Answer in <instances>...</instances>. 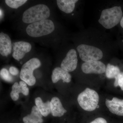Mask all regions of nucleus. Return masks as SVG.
Here are the masks:
<instances>
[{
  "instance_id": "nucleus-1",
  "label": "nucleus",
  "mask_w": 123,
  "mask_h": 123,
  "mask_svg": "<svg viewBox=\"0 0 123 123\" xmlns=\"http://www.w3.org/2000/svg\"><path fill=\"white\" fill-rule=\"evenodd\" d=\"M50 9L46 5L40 4L31 7L24 11L22 21L26 23H31L47 20L50 16Z\"/></svg>"
},
{
  "instance_id": "nucleus-2",
  "label": "nucleus",
  "mask_w": 123,
  "mask_h": 123,
  "mask_svg": "<svg viewBox=\"0 0 123 123\" xmlns=\"http://www.w3.org/2000/svg\"><path fill=\"white\" fill-rule=\"evenodd\" d=\"M123 17L120 6H115L103 10L98 22L106 29H110L117 25Z\"/></svg>"
},
{
  "instance_id": "nucleus-3",
  "label": "nucleus",
  "mask_w": 123,
  "mask_h": 123,
  "mask_svg": "<svg viewBox=\"0 0 123 123\" xmlns=\"http://www.w3.org/2000/svg\"><path fill=\"white\" fill-rule=\"evenodd\" d=\"M55 28L53 22L47 19L30 24L26 27V32L31 37H38L51 34Z\"/></svg>"
},
{
  "instance_id": "nucleus-4",
  "label": "nucleus",
  "mask_w": 123,
  "mask_h": 123,
  "mask_svg": "<svg viewBox=\"0 0 123 123\" xmlns=\"http://www.w3.org/2000/svg\"><path fill=\"white\" fill-rule=\"evenodd\" d=\"M77 101L79 105L83 110L87 111H92L98 106L99 96L95 91L86 88L79 94Z\"/></svg>"
},
{
  "instance_id": "nucleus-5",
  "label": "nucleus",
  "mask_w": 123,
  "mask_h": 123,
  "mask_svg": "<svg viewBox=\"0 0 123 123\" xmlns=\"http://www.w3.org/2000/svg\"><path fill=\"white\" fill-rule=\"evenodd\" d=\"M39 59L36 58L31 59L23 65L20 73V78L29 86L35 84L36 79L33 75V72L41 66Z\"/></svg>"
},
{
  "instance_id": "nucleus-6",
  "label": "nucleus",
  "mask_w": 123,
  "mask_h": 123,
  "mask_svg": "<svg viewBox=\"0 0 123 123\" xmlns=\"http://www.w3.org/2000/svg\"><path fill=\"white\" fill-rule=\"evenodd\" d=\"M77 49L80 58L85 62L98 61L103 56L102 51L94 46L81 44L78 46Z\"/></svg>"
},
{
  "instance_id": "nucleus-7",
  "label": "nucleus",
  "mask_w": 123,
  "mask_h": 123,
  "mask_svg": "<svg viewBox=\"0 0 123 123\" xmlns=\"http://www.w3.org/2000/svg\"><path fill=\"white\" fill-rule=\"evenodd\" d=\"M77 63L76 52L75 49H72L68 51L66 57L62 61L61 67L64 70L70 72L76 68Z\"/></svg>"
},
{
  "instance_id": "nucleus-8",
  "label": "nucleus",
  "mask_w": 123,
  "mask_h": 123,
  "mask_svg": "<svg viewBox=\"0 0 123 123\" xmlns=\"http://www.w3.org/2000/svg\"><path fill=\"white\" fill-rule=\"evenodd\" d=\"M106 66L98 61L84 62L81 66L82 72L86 74H102L105 72Z\"/></svg>"
},
{
  "instance_id": "nucleus-9",
  "label": "nucleus",
  "mask_w": 123,
  "mask_h": 123,
  "mask_svg": "<svg viewBox=\"0 0 123 123\" xmlns=\"http://www.w3.org/2000/svg\"><path fill=\"white\" fill-rule=\"evenodd\" d=\"M13 57L18 61L24 57L26 53L30 51L31 46L27 42H18L13 43Z\"/></svg>"
},
{
  "instance_id": "nucleus-10",
  "label": "nucleus",
  "mask_w": 123,
  "mask_h": 123,
  "mask_svg": "<svg viewBox=\"0 0 123 123\" xmlns=\"http://www.w3.org/2000/svg\"><path fill=\"white\" fill-rule=\"evenodd\" d=\"M105 104L110 112L117 115L123 116V99L116 97L111 100L106 99Z\"/></svg>"
},
{
  "instance_id": "nucleus-11",
  "label": "nucleus",
  "mask_w": 123,
  "mask_h": 123,
  "mask_svg": "<svg viewBox=\"0 0 123 123\" xmlns=\"http://www.w3.org/2000/svg\"><path fill=\"white\" fill-rule=\"evenodd\" d=\"M22 93L27 96L29 93V88L27 87L26 83L21 81L19 83L15 82L12 86V91L10 93L11 98L14 101H17L19 98V94Z\"/></svg>"
},
{
  "instance_id": "nucleus-12",
  "label": "nucleus",
  "mask_w": 123,
  "mask_h": 123,
  "mask_svg": "<svg viewBox=\"0 0 123 123\" xmlns=\"http://www.w3.org/2000/svg\"><path fill=\"white\" fill-rule=\"evenodd\" d=\"M12 44L11 39L8 35L1 32L0 34V53L2 56H7L11 54Z\"/></svg>"
},
{
  "instance_id": "nucleus-13",
  "label": "nucleus",
  "mask_w": 123,
  "mask_h": 123,
  "mask_svg": "<svg viewBox=\"0 0 123 123\" xmlns=\"http://www.w3.org/2000/svg\"><path fill=\"white\" fill-rule=\"evenodd\" d=\"M72 76L70 74L61 68H55L52 71V80L53 83H56L60 80H63L64 82L69 83L71 81Z\"/></svg>"
},
{
  "instance_id": "nucleus-14",
  "label": "nucleus",
  "mask_w": 123,
  "mask_h": 123,
  "mask_svg": "<svg viewBox=\"0 0 123 123\" xmlns=\"http://www.w3.org/2000/svg\"><path fill=\"white\" fill-rule=\"evenodd\" d=\"M51 113L53 116L61 117L67 111L63 107L60 100L56 97H53L50 101Z\"/></svg>"
},
{
  "instance_id": "nucleus-15",
  "label": "nucleus",
  "mask_w": 123,
  "mask_h": 123,
  "mask_svg": "<svg viewBox=\"0 0 123 123\" xmlns=\"http://www.w3.org/2000/svg\"><path fill=\"white\" fill-rule=\"evenodd\" d=\"M43 116L36 106H34L31 114L23 117V120L24 123H43Z\"/></svg>"
},
{
  "instance_id": "nucleus-16",
  "label": "nucleus",
  "mask_w": 123,
  "mask_h": 123,
  "mask_svg": "<svg viewBox=\"0 0 123 123\" xmlns=\"http://www.w3.org/2000/svg\"><path fill=\"white\" fill-rule=\"evenodd\" d=\"M78 0H57V6L62 11L65 13H70L75 9V4Z\"/></svg>"
},
{
  "instance_id": "nucleus-17",
  "label": "nucleus",
  "mask_w": 123,
  "mask_h": 123,
  "mask_svg": "<svg viewBox=\"0 0 123 123\" xmlns=\"http://www.w3.org/2000/svg\"><path fill=\"white\" fill-rule=\"evenodd\" d=\"M36 106L43 116H47L51 113L50 102L49 101L44 103L42 98L37 97L35 99Z\"/></svg>"
},
{
  "instance_id": "nucleus-18",
  "label": "nucleus",
  "mask_w": 123,
  "mask_h": 123,
  "mask_svg": "<svg viewBox=\"0 0 123 123\" xmlns=\"http://www.w3.org/2000/svg\"><path fill=\"white\" fill-rule=\"evenodd\" d=\"M121 73L120 69L117 66L108 64L106 68V77L108 79H116Z\"/></svg>"
},
{
  "instance_id": "nucleus-19",
  "label": "nucleus",
  "mask_w": 123,
  "mask_h": 123,
  "mask_svg": "<svg viewBox=\"0 0 123 123\" xmlns=\"http://www.w3.org/2000/svg\"><path fill=\"white\" fill-rule=\"evenodd\" d=\"M27 1L26 0H6V4L12 8L17 9L22 6Z\"/></svg>"
},
{
  "instance_id": "nucleus-20",
  "label": "nucleus",
  "mask_w": 123,
  "mask_h": 123,
  "mask_svg": "<svg viewBox=\"0 0 123 123\" xmlns=\"http://www.w3.org/2000/svg\"><path fill=\"white\" fill-rule=\"evenodd\" d=\"M1 77L5 81L10 82L12 81L13 78L9 73L8 71L6 69H2L0 72Z\"/></svg>"
},
{
  "instance_id": "nucleus-21",
  "label": "nucleus",
  "mask_w": 123,
  "mask_h": 123,
  "mask_svg": "<svg viewBox=\"0 0 123 123\" xmlns=\"http://www.w3.org/2000/svg\"><path fill=\"white\" fill-rule=\"evenodd\" d=\"M114 86L115 87H117L119 86L121 88V89L123 91V72L120 73L117 78L115 79Z\"/></svg>"
},
{
  "instance_id": "nucleus-22",
  "label": "nucleus",
  "mask_w": 123,
  "mask_h": 123,
  "mask_svg": "<svg viewBox=\"0 0 123 123\" xmlns=\"http://www.w3.org/2000/svg\"><path fill=\"white\" fill-rule=\"evenodd\" d=\"M10 73L13 76H16L19 73V70L17 68L13 66H11L9 68Z\"/></svg>"
},
{
  "instance_id": "nucleus-23",
  "label": "nucleus",
  "mask_w": 123,
  "mask_h": 123,
  "mask_svg": "<svg viewBox=\"0 0 123 123\" xmlns=\"http://www.w3.org/2000/svg\"><path fill=\"white\" fill-rule=\"evenodd\" d=\"M90 123H107L106 120L103 118L99 117L95 119Z\"/></svg>"
},
{
  "instance_id": "nucleus-24",
  "label": "nucleus",
  "mask_w": 123,
  "mask_h": 123,
  "mask_svg": "<svg viewBox=\"0 0 123 123\" xmlns=\"http://www.w3.org/2000/svg\"><path fill=\"white\" fill-rule=\"evenodd\" d=\"M120 23L121 27L123 28V16L122 18L121 21H120Z\"/></svg>"
},
{
  "instance_id": "nucleus-25",
  "label": "nucleus",
  "mask_w": 123,
  "mask_h": 123,
  "mask_svg": "<svg viewBox=\"0 0 123 123\" xmlns=\"http://www.w3.org/2000/svg\"><path fill=\"white\" fill-rule=\"evenodd\" d=\"M2 10H1L0 9V15L1 18V16H2Z\"/></svg>"
},
{
  "instance_id": "nucleus-26",
  "label": "nucleus",
  "mask_w": 123,
  "mask_h": 123,
  "mask_svg": "<svg viewBox=\"0 0 123 123\" xmlns=\"http://www.w3.org/2000/svg\"></svg>"
}]
</instances>
